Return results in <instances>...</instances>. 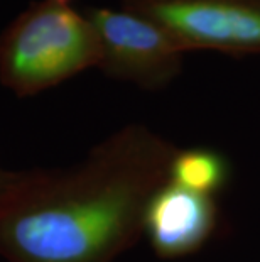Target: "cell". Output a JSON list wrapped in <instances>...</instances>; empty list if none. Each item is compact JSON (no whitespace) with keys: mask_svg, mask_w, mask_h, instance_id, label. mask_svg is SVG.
Here are the masks:
<instances>
[{"mask_svg":"<svg viewBox=\"0 0 260 262\" xmlns=\"http://www.w3.org/2000/svg\"><path fill=\"white\" fill-rule=\"evenodd\" d=\"M19 176V171L15 169H7L0 164V198L7 193V189L14 185V181L17 180Z\"/></svg>","mask_w":260,"mask_h":262,"instance_id":"7","label":"cell"},{"mask_svg":"<svg viewBox=\"0 0 260 262\" xmlns=\"http://www.w3.org/2000/svg\"><path fill=\"white\" fill-rule=\"evenodd\" d=\"M174 144L142 124L98 142L71 168L20 169L0 198L5 262H115L144 235L169 181Z\"/></svg>","mask_w":260,"mask_h":262,"instance_id":"1","label":"cell"},{"mask_svg":"<svg viewBox=\"0 0 260 262\" xmlns=\"http://www.w3.org/2000/svg\"><path fill=\"white\" fill-rule=\"evenodd\" d=\"M152 20L182 51L260 54V0H120Z\"/></svg>","mask_w":260,"mask_h":262,"instance_id":"3","label":"cell"},{"mask_svg":"<svg viewBox=\"0 0 260 262\" xmlns=\"http://www.w3.org/2000/svg\"><path fill=\"white\" fill-rule=\"evenodd\" d=\"M95 26L75 0H32L0 31V85L31 98L98 68Z\"/></svg>","mask_w":260,"mask_h":262,"instance_id":"2","label":"cell"},{"mask_svg":"<svg viewBox=\"0 0 260 262\" xmlns=\"http://www.w3.org/2000/svg\"><path fill=\"white\" fill-rule=\"evenodd\" d=\"M217 224L218 208L213 196L168 181L149 203L144 233L160 259H178L200 250Z\"/></svg>","mask_w":260,"mask_h":262,"instance_id":"5","label":"cell"},{"mask_svg":"<svg viewBox=\"0 0 260 262\" xmlns=\"http://www.w3.org/2000/svg\"><path fill=\"white\" fill-rule=\"evenodd\" d=\"M100 41L98 70L142 90H162L182 70L184 51L152 20L124 7H88Z\"/></svg>","mask_w":260,"mask_h":262,"instance_id":"4","label":"cell"},{"mask_svg":"<svg viewBox=\"0 0 260 262\" xmlns=\"http://www.w3.org/2000/svg\"><path fill=\"white\" fill-rule=\"evenodd\" d=\"M228 180V164L220 152L206 147L178 149L169 181L204 196H215Z\"/></svg>","mask_w":260,"mask_h":262,"instance_id":"6","label":"cell"}]
</instances>
